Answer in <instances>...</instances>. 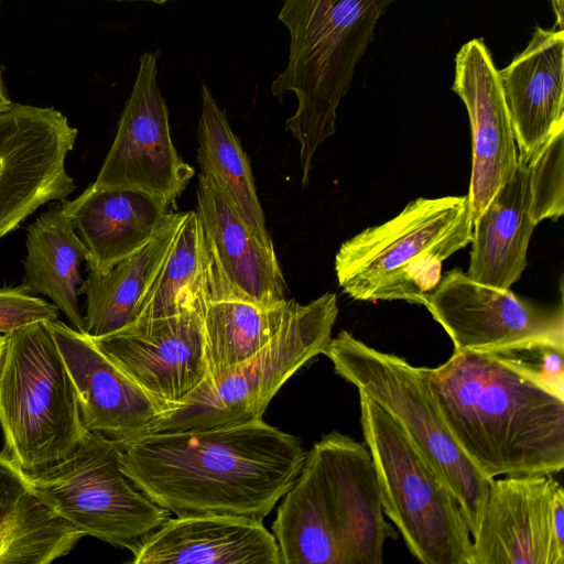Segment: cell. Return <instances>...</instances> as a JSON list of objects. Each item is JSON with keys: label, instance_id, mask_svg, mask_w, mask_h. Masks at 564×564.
Listing matches in <instances>:
<instances>
[{"label": "cell", "instance_id": "obj_1", "mask_svg": "<svg viewBox=\"0 0 564 564\" xmlns=\"http://www.w3.org/2000/svg\"><path fill=\"white\" fill-rule=\"evenodd\" d=\"M120 447L124 475L170 513L261 521L294 484L306 456L297 437L262 419L151 432Z\"/></svg>", "mask_w": 564, "mask_h": 564}, {"label": "cell", "instance_id": "obj_2", "mask_svg": "<svg viewBox=\"0 0 564 564\" xmlns=\"http://www.w3.org/2000/svg\"><path fill=\"white\" fill-rule=\"evenodd\" d=\"M425 376L451 434L486 478L563 469L564 400L487 355L454 351Z\"/></svg>", "mask_w": 564, "mask_h": 564}, {"label": "cell", "instance_id": "obj_3", "mask_svg": "<svg viewBox=\"0 0 564 564\" xmlns=\"http://www.w3.org/2000/svg\"><path fill=\"white\" fill-rule=\"evenodd\" d=\"M395 0H283L278 19L290 34L285 68L271 94L292 93L297 107L285 129L300 144L306 187L318 147L336 131L337 109L379 19Z\"/></svg>", "mask_w": 564, "mask_h": 564}, {"label": "cell", "instance_id": "obj_4", "mask_svg": "<svg viewBox=\"0 0 564 564\" xmlns=\"http://www.w3.org/2000/svg\"><path fill=\"white\" fill-rule=\"evenodd\" d=\"M471 235L467 195L419 197L341 243L335 257L338 284L358 301L425 305L443 262L469 245Z\"/></svg>", "mask_w": 564, "mask_h": 564}, {"label": "cell", "instance_id": "obj_5", "mask_svg": "<svg viewBox=\"0 0 564 564\" xmlns=\"http://www.w3.org/2000/svg\"><path fill=\"white\" fill-rule=\"evenodd\" d=\"M324 355L335 372L365 393L402 430L457 499L471 538L491 480L462 451L430 391L424 367L378 350L347 330L332 337Z\"/></svg>", "mask_w": 564, "mask_h": 564}, {"label": "cell", "instance_id": "obj_6", "mask_svg": "<svg viewBox=\"0 0 564 564\" xmlns=\"http://www.w3.org/2000/svg\"><path fill=\"white\" fill-rule=\"evenodd\" d=\"M3 336L0 425L4 451L24 471H36L67 457L88 431L47 322Z\"/></svg>", "mask_w": 564, "mask_h": 564}, {"label": "cell", "instance_id": "obj_7", "mask_svg": "<svg viewBox=\"0 0 564 564\" xmlns=\"http://www.w3.org/2000/svg\"><path fill=\"white\" fill-rule=\"evenodd\" d=\"M337 314L334 293L307 304L290 300L281 327L263 348L218 376H206L182 401L162 411L149 433L262 419L280 388L311 359L324 354Z\"/></svg>", "mask_w": 564, "mask_h": 564}, {"label": "cell", "instance_id": "obj_8", "mask_svg": "<svg viewBox=\"0 0 564 564\" xmlns=\"http://www.w3.org/2000/svg\"><path fill=\"white\" fill-rule=\"evenodd\" d=\"M358 393L383 513L421 563L471 564L473 538L457 499L394 421Z\"/></svg>", "mask_w": 564, "mask_h": 564}, {"label": "cell", "instance_id": "obj_9", "mask_svg": "<svg viewBox=\"0 0 564 564\" xmlns=\"http://www.w3.org/2000/svg\"><path fill=\"white\" fill-rule=\"evenodd\" d=\"M121 447L87 432L64 459L26 473L36 497L84 535L133 552L170 512L124 475Z\"/></svg>", "mask_w": 564, "mask_h": 564}, {"label": "cell", "instance_id": "obj_10", "mask_svg": "<svg viewBox=\"0 0 564 564\" xmlns=\"http://www.w3.org/2000/svg\"><path fill=\"white\" fill-rule=\"evenodd\" d=\"M454 351L492 355L539 345L564 348L563 305L543 307L477 282L455 268L442 275L424 305Z\"/></svg>", "mask_w": 564, "mask_h": 564}, {"label": "cell", "instance_id": "obj_11", "mask_svg": "<svg viewBox=\"0 0 564 564\" xmlns=\"http://www.w3.org/2000/svg\"><path fill=\"white\" fill-rule=\"evenodd\" d=\"M77 133L53 107L13 102L0 112V239L75 191L65 163Z\"/></svg>", "mask_w": 564, "mask_h": 564}, {"label": "cell", "instance_id": "obj_12", "mask_svg": "<svg viewBox=\"0 0 564 564\" xmlns=\"http://www.w3.org/2000/svg\"><path fill=\"white\" fill-rule=\"evenodd\" d=\"M158 51L140 55L116 137L93 184L138 188L172 205L195 170L174 147L169 108L158 85Z\"/></svg>", "mask_w": 564, "mask_h": 564}, {"label": "cell", "instance_id": "obj_13", "mask_svg": "<svg viewBox=\"0 0 564 564\" xmlns=\"http://www.w3.org/2000/svg\"><path fill=\"white\" fill-rule=\"evenodd\" d=\"M471 564H564V491L552 475L491 479Z\"/></svg>", "mask_w": 564, "mask_h": 564}, {"label": "cell", "instance_id": "obj_14", "mask_svg": "<svg viewBox=\"0 0 564 564\" xmlns=\"http://www.w3.org/2000/svg\"><path fill=\"white\" fill-rule=\"evenodd\" d=\"M305 458L313 466L341 564H381L384 542L397 533L384 520L366 443L334 431L322 436Z\"/></svg>", "mask_w": 564, "mask_h": 564}, {"label": "cell", "instance_id": "obj_15", "mask_svg": "<svg viewBox=\"0 0 564 564\" xmlns=\"http://www.w3.org/2000/svg\"><path fill=\"white\" fill-rule=\"evenodd\" d=\"M196 198L209 302L236 300L263 306L284 303L288 288L274 247L261 241L203 167Z\"/></svg>", "mask_w": 564, "mask_h": 564}, {"label": "cell", "instance_id": "obj_16", "mask_svg": "<svg viewBox=\"0 0 564 564\" xmlns=\"http://www.w3.org/2000/svg\"><path fill=\"white\" fill-rule=\"evenodd\" d=\"M203 315L191 310L138 319L112 334L90 338L164 411L207 376Z\"/></svg>", "mask_w": 564, "mask_h": 564}, {"label": "cell", "instance_id": "obj_17", "mask_svg": "<svg viewBox=\"0 0 564 564\" xmlns=\"http://www.w3.org/2000/svg\"><path fill=\"white\" fill-rule=\"evenodd\" d=\"M452 90L470 121L473 164L467 194L473 223L518 166V149L499 69L482 39L465 43L455 56Z\"/></svg>", "mask_w": 564, "mask_h": 564}, {"label": "cell", "instance_id": "obj_18", "mask_svg": "<svg viewBox=\"0 0 564 564\" xmlns=\"http://www.w3.org/2000/svg\"><path fill=\"white\" fill-rule=\"evenodd\" d=\"M73 380L83 424L120 446L150 432L160 404L93 341L56 319L47 322Z\"/></svg>", "mask_w": 564, "mask_h": 564}, {"label": "cell", "instance_id": "obj_19", "mask_svg": "<svg viewBox=\"0 0 564 564\" xmlns=\"http://www.w3.org/2000/svg\"><path fill=\"white\" fill-rule=\"evenodd\" d=\"M132 555L133 564H282L261 520L216 513L169 518Z\"/></svg>", "mask_w": 564, "mask_h": 564}, {"label": "cell", "instance_id": "obj_20", "mask_svg": "<svg viewBox=\"0 0 564 564\" xmlns=\"http://www.w3.org/2000/svg\"><path fill=\"white\" fill-rule=\"evenodd\" d=\"M520 156L564 129V31L536 26L527 47L499 69Z\"/></svg>", "mask_w": 564, "mask_h": 564}, {"label": "cell", "instance_id": "obj_21", "mask_svg": "<svg viewBox=\"0 0 564 564\" xmlns=\"http://www.w3.org/2000/svg\"><path fill=\"white\" fill-rule=\"evenodd\" d=\"M59 206L89 252L88 269L98 273L142 249L171 213L169 203L144 191L94 184Z\"/></svg>", "mask_w": 564, "mask_h": 564}, {"label": "cell", "instance_id": "obj_22", "mask_svg": "<svg viewBox=\"0 0 564 564\" xmlns=\"http://www.w3.org/2000/svg\"><path fill=\"white\" fill-rule=\"evenodd\" d=\"M535 226L530 165L527 158L519 155L512 177L473 223L467 275L487 285L510 289L527 267Z\"/></svg>", "mask_w": 564, "mask_h": 564}, {"label": "cell", "instance_id": "obj_23", "mask_svg": "<svg viewBox=\"0 0 564 564\" xmlns=\"http://www.w3.org/2000/svg\"><path fill=\"white\" fill-rule=\"evenodd\" d=\"M84 534L34 494L26 473L0 453V564H48L68 554Z\"/></svg>", "mask_w": 564, "mask_h": 564}, {"label": "cell", "instance_id": "obj_24", "mask_svg": "<svg viewBox=\"0 0 564 564\" xmlns=\"http://www.w3.org/2000/svg\"><path fill=\"white\" fill-rule=\"evenodd\" d=\"M184 213L171 212L156 236L106 273L89 270L79 294L86 296V334L100 337L132 324L141 301L171 249Z\"/></svg>", "mask_w": 564, "mask_h": 564}, {"label": "cell", "instance_id": "obj_25", "mask_svg": "<svg viewBox=\"0 0 564 564\" xmlns=\"http://www.w3.org/2000/svg\"><path fill=\"white\" fill-rule=\"evenodd\" d=\"M25 243L22 285L34 295L48 296L72 327L86 334L78 295L84 282L80 265L88 262L89 252L59 204L29 226Z\"/></svg>", "mask_w": 564, "mask_h": 564}, {"label": "cell", "instance_id": "obj_26", "mask_svg": "<svg viewBox=\"0 0 564 564\" xmlns=\"http://www.w3.org/2000/svg\"><path fill=\"white\" fill-rule=\"evenodd\" d=\"M197 138L199 166L214 176L236 210L261 241L273 247L248 156L240 140L231 130L225 111L205 84L202 85Z\"/></svg>", "mask_w": 564, "mask_h": 564}, {"label": "cell", "instance_id": "obj_27", "mask_svg": "<svg viewBox=\"0 0 564 564\" xmlns=\"http://www.w3.org/2000/svg\"><path fill=\"white\" fill-rule=\"evenodd\" d=\"M207 260L202 224L196 210L184 213L171 249L143 296L135 318L204 312L208 304Z\"/></svg>", "mask_w": 564, "mask_h": 564}, {"label": "cell", "instance_id": "obj_28", "mask_svg": "<svg viewBox=\"0 0 564 564\" xmlns=\"http://www.w3.org/2000/svg\"><path fill=\"white\" fill-rule=\"evenodd\" d=\"M282 498L272 523L282 564H341L337 538L308 460Z\"/></svg>", "mask_w": 564, "mask_h": 564}, {"label": "cell", "instance_id": "obj_29", "mask_svg": "<svg viewBox=\"0 0 564 564\" xmlns=\"http://www.w3.org/2000/svg\"><path fill=\"white\" fill-rule=\"evenodd\" d=\"M289 305L290 300L273 306L209 302L203 315L207 376H218L263 348L281 327Z\"/></svg>", "mask_w": 564, "mask_h": 564}, {"label": "cell", "instance_id": "obj_30", "mask_svg": "<svg viewBox=\"0 0 564 564\" xmlns=\"http://www.w3.org/2000/svg\"><path fill=\"white\" fill-rule=\"evenodd\" d=\"M531 171L532 215L536 225L564 214V129L524 156Z\"/></svg>", "mask_w": 564, "mask_h": 564}, {"label": "cell", "instance_id": "obj_31", "mask_svg": "<svg viewBox=\"0 0 564 564\" xmlns=\"http://www.w3.org/2000/svg\"><path fill=\"white\" fill-rule=\"evenodd\" d=\"M563 354L564 348L539 345L487 356L564 400Z\"/></svg>", "mask_w": 564, "mask_h": 564}, {"label": "cell", "instance_id": "obj_32", "mask_svg": "<svg viewBox=\"0 0 564 564\" xmlns=\"http://www.w3.org/2000/svg\"><path fill=\"white\" fill-rule=\"evenodd\" d=\"M58 307L30 293L22 284L0 288V335L35 322L58 319Z\"/></svg>", "mask_w": 564, "mask_h": 564}, {"label": "cell", "instance_id": "obj_33", "mask_svg": "<svg viewBox=\"0 0 564 564\" xmlns=\"http://www.w3.org/2000/svg\"><path fill=\"white\" fill-rule=\"evenodd\" d=\"M552 9L555 14V26L563 29L564 26V0H551Z\"/></svg>", "mask_w": 564, "mask_h": 564}, {"label": "cell", "instance_id": "obj_34", "mask_svg": "<svg viewBox=\"0 0 564 564\" xmlns=\"http://www.w3.org/2000/svg\"><path fill=\"white\" fill-rule=\"evenodd\" d=\"M13 105L12 100L9 97V94L7 91L3 78H2V72L0 67V112L9 109Z\"/></svg>", "mask_w": 564, "mask_h": 564}, {"label": "cell", "instance_id": "obj_35", "mask_svg": "<svg viewBox=\"0 0 564 564\" xmlns=\"http://www.w3.org/2000/svg\"><path fill=\"white\" fill-rule=\"evenodd\" d=\"M110 1H117V2H123V1H142V2H151V3H155V4H164L169 1H173V0H110Z\"/></svg>", "mask_w": 564, "mask_h": 564}, {"label": "cell", "instance_id": "obj_36", "mask_svg": "<svg viewBox=\"0 0 564 564\" xmlns=\"http://www.w3.org/2000/svg\"><path fill=\"white\" fill-rule=\"evenodd\" d=\"M3 343H4V336L0 335V356H1L2 347H3Z\"/></svg>", "mask_w": 564, "mask_h": 564}, {"label": "cell", "instance_id": "obj_37", "mask_svg": "<svg viewBox=\"0 0 564 564\" xmlns=\"http://www.w3.org/2000/svg\"><path fill=\"white\" fill-rule=\"evenodd\" d=\"M1 1H2V0H0V2H1Z\"/></svg>", "mask_w": 564, "mask_h": 564}]
</instances>
